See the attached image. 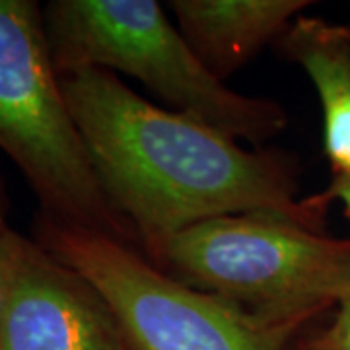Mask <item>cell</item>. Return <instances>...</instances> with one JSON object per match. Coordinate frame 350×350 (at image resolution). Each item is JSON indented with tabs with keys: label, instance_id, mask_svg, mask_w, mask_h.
I'll use <instances>...</instances> for the list:
<instances>
[{
	"label": "cell",
	"instance_id": "obj_1",
	"mask_svg": "<svg viewBox=\"0 0 350 350\" xmlns=\"http://www.w3.org/2000/svg\"><path fill=\"white\" fill-rule=\"evenodd\" d=\"M61 88L107 199L150 259L189 226L228 214L269 213L321 228L319 195L298 199L296 163L158 107L109 70L61 75Z\"/></svg>",
	"mask_w": 350,
	"mask_h": 350
},
{
	"label": "cell",
	"instance_id": "obj_2",
	"mask_svg": "<svg viewBox=\"0 0 350 350\" xmlns=\"http://www.w3.org/2000/svg\"><path fill=\"white\" fill-rule=\"evenodd\" d=\"M43 27L57 75L101 68L137 78L170 109L262 148L286 111L214 76L156 0H51Z\"/></svg>",
	"mask_w": 350,
	"mask_h": 350
},
{
	"label": "cell",
	"instance_id": "obj_3",
	"mask_svg": "<svg viewBox=\"0 0 350 350\" xmlns=\"http://www.w3.org/2000/svg\"><path fill=\"white\" fill-rule=\"evenodd\" d=\"M148 261L278 323L304 327L350 296V239L278 214L202 220L172 236Z\"/></svg>",
	"mask_w": 350,
	"mask_h": 350
},
{
	"label": "cell",
	"instance_id": "obj_4",
	"mask_svg": "<svg viewBox=\"0 0 350 350\" xmlns=\"http://www.w3.org/2000/svg\"><path fill=\"white\" fill-rule=\"evenodd\" d=\"M0 150L36 193L39 214L140 250L133 226L101 187L33 0H0Z\"/></svg>",
	"mask_w": 350,
	"mask_h": 350
},
{
	"label": "cell",
	"instance_id": "obj_5",
	"mask_svg": "<svg viewBox=\"0 0 350 350\" xmlns=\"http://www.w3.org/2000/svg\"><path fill=\"white\" fill-rule=\"evenodd\" d=\"M38 241L98 288L129 350H288L300 325L257 317L165 275L137 247L39 214Z\"/></svg>",
	"mask_w": 350,
	"mask_h": 350
},
{
	"label": "cell",
	"instance_id": "obj_6",
	"mask_svg": "<svg viewBox=\"0 0 350 350\" xmlns=\"http://www.w3.org/2000/svg\"><path fill=\"white\" fill-rule=\"evenodd\" d=\"M0 350H129L121 325L86 276L36 239H0Z\"/></svg>",
	"mask_w": 350,
	"mask_h": 350
},
{
	"label": "cell",
	"instance_id": "obj_7",
	"mask_svg": "<svg viewBox=\"0 0 350 350\" xmlns=\"http://www.w3.org/2000/svg\"><path fill=\"white\" fill-rule=\"evenodd\" d=\"M312 0H172L177 27L204 66L224 82L284 36Z\"/></svg>",
	"mask_w": 350,
	"mask_h": 350
},
{
	"label": "cell",
	"instance_id": "obj_8",
	"mask_svg": "<svg viewBox=\"0 0 350 350\" xmlns=\"http://www.w3.org/2000/svg\"><path fill=\"white\" fill-rule=\"evenodd\" d=\"M276 47L284 59L300 64L317 90L323 150L333 175L350 174V25L298 16Z\"/></svg>",
	"mask_w": 350,
	"mask_h": 350
},
{
	"label": "cell",
	"instance_id": "obj_9",
	"mask_svg": "<svg viewBox=\"0 0 350 350\" xmlns=\"http://www.w3.org/2000/svg\"><path fill=\"white\" fill-rule=\"evenodd\" d=\"M313 340L321 350H350V296L340 301L333 323Z\"/></svg>",
	"mask_w": 350,
	"mask_h": 350
},
{
	"label": "cell",
	"instance_id": "obj_10",
	"mask_svg": "<svg viewBox=\"0 0 350 350\" xmlns=\"http://www.w3.org/2000/svg\"><path fill=\"white\" fill-rule=\"evenodd\" d=\"M321 200L329 204L331 200H338L345 206V213L350 218V174L333 175V181L325 193L319 195Z\"/></svg>",
	"mask_w": 350,
	"mask_h": 350
},
{
	"label": "cell",
	"instance_id": "obj_11",
	"mask_svg": "<svg viewBox=\"0 0 350 350\" xmlns=\"http://www.w3.org/2000/svg\"><path fill=\"white\" fill-rule=\"evenodd\" d=\"M6 214H8V206H6V195H4L2 179H0V239L4 238V234H6L8 230H12V228L8 226Z\"/></svg>",
	"mask_w": 350,
	"mask_h": 350
},
{
	"label": "cell",
	"instance_id": "obj_12",
	"mask_svg": "<svg viewBox=\"0 0 350 350\" xmlns=\"http://www.w3.org/2000/svg\"><path fill=\"white\" fill-rule=\"evenodd\" d=\"M288 350H321V349L315 345V340H313L312 337V338H300V340L296 338V340L290 345V349Z\"/></svg>",
	"mask_w": 350,
	"mask_h": 350
}]
</instances>
